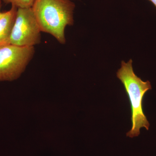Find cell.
I'll use <instances>...</instances> for the list:
<instances>
[{
    "label": "cell",
    "mask_w": 156,
    "mask_h": 156,
    "mask_svg": "<svg viewBox=\"0 0 156 156\" xmlns=\"http://www.w3.org/2000/svg\"><path fill=\"white\" fill-rule=\"evenodd\" d=\"M32 8L41 32L65 44V30L74 23V3L70 0H35Z\"/></svg>",
    "instance_id": "cell-1"
},
{
    "label": "cell",
    "mask_w": 156,
    "mask_h": 156,
    "mask_svg": "<svg viewBox=\"0 0 156 156\" xmlns=\"http://www.w3.org/2000/svg\"><path fill=\"white\" fill-rule=\"evenodd\" d=\"M132 63L131 59L128 62L122 61L116 73L124 85L131 105L132 127L126 134L130 138L139 136L141 128L149 129L150 124L144 112L143 101L146 93L152 89L149 81H143L135 74Z\"/></svg>",
    "instance_id": "cell-2"
},
{
    "label": "cell",
    "mask_w": 156,
    "mask_h": 156,
    "mask_svg": "<svg viewBox=\"0 0 156 156\" xmlns=\"http://www.w3.org/2000/svg\"><path fill=\"white\" fill-rule=\"evenodd\" d=\"M35 53L34 47L8 44L0 47V82L17 80Z\"/></svg>",
    "instance_id": "cell-3"
},
{
    "label": "cell",
    "mask_w": 156,
    "mask_h": 156,
    "mask_svg": "<svg viewBox=\"0 0 156 156\" xmlns=\"http://www.w3.org/2000/svg\"><path fill=\"white\" fill-rule=\"evenodd\" d=\"M41 32L32 8H18L10 44L34 47L41 43Z\"/></svg>",
    "instance_id": "cell-4"
},
{
    "label": "cell",
    "mask_w": 156,
    "mask_h": 156,
    "mask_svg": "<svg viewBox=\"0 0 156 156\" xmlns=\"http://www.w3.org/2000/svg\"><path fill=\"white\" fill-rule=\"evenodd\" d=\"M17 10V7L11 5L10 10L4 12L0 19V47L10 44V38Z\"/></svg>",
    "instance_id": "cell-5"
},
{
    "label": "cell",
    "mask_w": 156,
    "mask_h": 156,
    "mask_svg": "<svg viewBox=\"0 0 156 156\" xmlns=\"http://www.w3.org/2000/svg\"><path fill=\"white\" fill-rule=\"evenodd\" d=\"M5 4H11L18 8H30L32 7L35 0H2Z\"/></svg>",
    "instance_id": "cell-6"
},
{
    "label": "cell",
    "mask_w": 156,
    "mask_h": 156,
    "mask_svg": "<svg viewBox=\"0 0 156 156\" xmlns=\"http://www.w3.org/2000/svg\"><path fill=\"white\" fill-rule=\"evenodd\" d=\"M148 1H149V2L152 3L156 9V0H148Z\"/></svg>",
    "instance_id": "cell-7"
},
{
    "label": "cell",
    "mask_w": 156,
    "mask_h": 156,
    "mask_svg": "<svg viewBox=\"0 0 156 156\" xmlns=\"http://www.w3.org/2000/svg\"><path fill=\"white\" fill-rule=\"evenodd\" d=\"M1 5H2V0H0V9H1ZM3 13L4 12H0V19L2 18V16H3Z\"/></svg>",
    "instance_id": "cell-8"
},
{
    "label": "cell",
    "mask_w": 156,
    "mask_h": 156,
    "mask_svg": "<svg viewBox=\"0 0 156 156\" xmlns=\"http://www.w3.org/2000/svg\"><path fill=\"white\" fill-rule=\"evenodd\" d=\"M70 1H72V0H70Z\"/></svg>",
    "instance_id": "cell-9"
}]
</instances>
